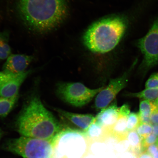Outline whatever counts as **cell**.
<instances>
[{
    "instance_id": "7",
    "label": "cell",
    "mask_w": 158,
    "mask_h": 158,
    "mask_svg": "<svg viewBox=\"0 0 158 158\" xmlns=\"http://www.w3.org/2000/svg\"><path fill=\"white\" fill-rule=\"evenodd\" d=\"M133 67L132 66L119 77L111 79L108 85L99 93L95 100L94 106L97 110H101L107 107L118 93L125 87Z\"/></svg>"
},
{
    "instance_id": "10",
    "label": "cell",
    "mask_w": 158,
    "mask_h": 158,
    "mask_svg": "<svg viewBox=\"0 0 158 158\" xmlns=\"http://www.w3.org/2000/svg\"><path fill=\"white\" fill-rule=\"evenodd\" d=\"M129 106L124 104L119 108V115L110 133L114 139L118 141H126L128 131L127 130L128 117L130 113Z\"/></svg>"
},
{
    "instance_id": "16",
    "label": "cell",
    "mask_w": 158,
    "mask_h": 158,
    "mask_svg": "<svg viewBox=\"0 0 158 158\" xmlns=\"http://www.w3.org/2000/svg\"><path fill=\"white\" fill-rule=\"evenodd\" d=\"M126 96L138 98L142 100H146L154 102L158 98V88H145L137 93H128L125 94Z\"/></svg>"
},
{
    "instance_id": "23",
    "label": "cell",
    "mask_w": 158,
    "mask_h": 158,
    "mask_svg": "<svg viewBox=\"0 0 158 158\" xmlns=\"http://www.w3.org/2000/svg\"><path fill=\"white\" fill-rule=\"evenodd\" d=\"M150 120L152 125L158 124V108L155 104L150 116Z\"/></svg>"
},
{
    "instance_id": "3",
    "label": "cell",
    "mask_w": 158,
    "mask_h": 158,
    "mask_svg": "<svg viewBox=\"0 0 158 158\" xmlns=\"http://www.w3.org/2000/svg\"><path fill=\"white\" fill-rule=\"evenodd\" d=\"M127 21L120 16H112L96 22L89 27L83 37L84 44L96 53H107L113 50L125 34Z\"/></svg>"
},
{
    "instance_id": "22",
    "label": "cell",
    "mask_w": 158,
    "mask_h": 158,
    "mask_svg": "<svg viewBox=\"0 0 158 158\" xmlns=\"http://www.w3.org/2000/svg\"><path fill=\"white\" fill-rule=\"evenodd\" d=\"M145 88H158V72L152 74L145 84Z\"/></svg>"
},
{
    "instance_id": "5",
    "label": "cell",
    "mask_w": 158,
    "mask_h": 158,
    "mask_svg": "<svg viewBox=\"0 0 158 158\" xmlns=\"http://www.w3.org/2000/svg\"><path fill=\"white\" fill-rule=\"evenodd\" d=\"M104 88L90 89L80 82H60L56 92L63 102L77 107L86 105Z\"/></svg>"
},
{
    "instance_id": "29",
    "label": "cell",
    "mask_w": 158,
    "mask_h": 158,
    "mask_svg": "<svg viewBox=\"0 0 158 158\" xmlns=\"http://www.w3.org/2000/svg\"><path fill=\"white\" fill-rule=\"evenodd\" d=\"M156 143V144L157 146H158V137L157 138Z\"/></svg>"
},
{
    "instance_id": "12",
    "label": "cell",
    "mask_w": 158,
    "mask_h": 158,
    "mask_svg": "<svg viewBox=\"0 0 158 158\" xmlns=\"http://www.w3.org/2000/svg\"><path fill=\"white\" fill-rule=\"evenodd\" d=\"M55 111L63 117L69 120L78 127L86 131L94 121V116L91 114H79L72 113L59 108H55Z\"/></svg>"
},
{
    "instance_id": "15",
    "label": "cell",
    "mask_w": 158,
    "mask_h": 158,
    "mask_svg": "<svg viewBox=\"0 0 158 158\" xmlns=\"http://www.w3.org/2000/svg\"><path fill=\"white\" fill-rule=\"evenodd\" d=\"M19 94L11 98L0 96V118H5L13 110L18 100Z\"/></svg>"
},
{
    "instance_id": "11",
    "label": "cell",
    "mask_w": 158,
    "mask_h": 158,
    "mask_svg": "<svg viewBox=\"0 0 158 158\" xmlns=\"http://www.w3.org/2000/svg\"><path fill=\"white\" fill-rule=\"evenodd\" d=\"M119 115V108L116 100L107 107L101 110L95 118V120L106 129L110 131Z\"/></svg>"
},
{
    "instance_id": "9",
    "label": "cell",
    "mask_w": 158,
    "mask_h": 158,
    "mask_svg": "<svg viewBox=\"0 0 158 158\" xmlns=\"http://www.w3.org/2000/svg\"><path fill=\"white\" fill-rule=\"evenodd\" d=\"M34 59L31 55L11 54L6 59L3 67V71L15 74L24 73Z\"/></svg>"
},
{
    "instance_id": "6",
    "label": "cell",
    "mask_w": 158,
    "mask_h": 158,
    "mask_svg": "<svg viewBox=\"0 0 158 158\" xmlns=\"http://www.w3.org/2000/svg\"><path fill=\"white\" fill-rule=\"evenodd\" d=\"M136 44L143 55L140 69L145 73L158 64V17L147 34Z\"/></svg>"
},
{
    "instance_id": "21",
    "label": "cell",
    "mask_w": 158,
    "mask_h": 158,
    "mask_svg": "<svg viewBox=\"0 0 158 158\" xmlns=\"http://www.w3.org/2000/svg\"><path fill=\"white\" fill-rule=\"evenodd\" d=\"M158 137L152 133L142 141V152L145 151L148 148L156 143Z\"/></svg>"
},
{
    "instance_id": "1",
    "label": "cell",
    "mask_w": 158,
    "mask_h": 158,
    "mask_svg": "<svg viewBox=\"0 0 158 158\" xmlns=\"http://www.w3.org/2000/svg\"><path fill=\"white\" fill-rule=\"evenodd\" d=\"M67 0H18L19 14L31 31L47 33L62 24L68 16Z\"/></svg>"
},
{
    "instance_id": "13",
    "label": "cell",
    "mask_w": 158,
    "mask_h": 158,
    "mask_svg": "<svg viewBox=\"0 0 158 158\" xmlns=\"http://www.w3.org/2000/svg\"><path fill=\"white\" fill-rule=\"evenodd\" d=\"M89 143L101 142L107 139L109 132L94 120L88 129L84 131Z\"/></svg>"
},
{
    "instance_id": "26",
    "label": "cell",
    "mask_w": 158,
    "mask_h": 158,
    "mask_svg": "<svg viewBox=\"0 0 158 158\" xmlns=\"http://www.w3.org/2000/svg\"><path fill=\"white\" fill-rule=\"evenodd\" d=\"M151 156L153 158H158V151L156 152L155 153L153 154V155Z\"/></svg>"
},
{
    "instance_id": "18",
    "label": "cell",
    "mask_w": 158,
    "mask_h": 158,
    "mask_svg": "<svg viewBox=\"0 0 158 158\" xmlns=\"http://www.w3.org/2000/svg\"><path fill=\"white\" fill-rule=\"evenodd\" d=\"M141 123L139 113L130 112L128 117L127 130L128 132L136 130Z\"/></svg>"
},
{
    "instance_id": "19",
    "label": "cell",
    "mask_w": 158,
    "mask_h": 158,
    "mask_svg": "<svg viewBox=\"0 0 158 158\" xmlns=\"http://www.w3.org/2000/svg\"><path fill=\"white\" fill-rule=\"evenodd\" d=\"M154 106L153 102L146 100H141L139 104V115L150 118Z\"/></svg>"
},
{
    "instance_id": "2",
    "label": "cell",
    "mask_w": 158,
    "mask_h": 158,
    "mask_svg": "<svg viewBox=\"0 0 158 158\" xmlns=\"http://www.w3.org/2000/svg\"><path fill=\"white\" fill-rule=\"evenodd\" d=\"M15 125L22 136L49 141L63 128L37 96L32 97L26 103L16 120Z\"/></svg>"
},
{
    "instance_id": "27",
    "label": "cell",
    "mask_w": 158,
    "mask_h": 158,
    "mask_svg": "<svg viewBox=\"0 0 158 158\" xmlns=\"http://www.w3.org/2000/svg\"><path fill=\"white\" fill-rule=\"evenodd\" d=\"M154 103L157 106V107L158 108V98L155 102H154Z\"/></svg>"
},
{
    "instance_id": "28",
    "label": "cell",
    "mask_w": 158,
    "mask_h": 158,
    "mask_svg": "<svg viewBox=\"0 0 158 158\" xmlns=\"http://www.w3.org/2000/svg\"><path fill=\"white\" fill-rule=\"evenodd\" d=\"M2 134V132L1 131V129H0V138H1Z\"/></svg>"
},
{
    "instance_id": "8",
    "label": "cell",
    "mask_w": 158,
    "mask_h": 158,
    "mask_svg": "<svg viewBox=\"0 0 158 158\" xmlns=\"http://www.w3.org/2000/svg\"><path fill=\"white\" fill-rule=\"evenodd\" d=\"M30 73V71L19 74L0 72V96L11 98L19 94L20 88Z\"/></svg>"
},
{
    "instance_id": "14",
    "label": "cell",
    "mask_w": 158,
    "mask_h": 158,
    "mask_svg": "<svg viewBox=\"0 0 158 158\" xmlns=\"http://www.w3.org/2000/svg\"><path fill=\"white\" fill-rule=\"evenodd\" d=\"M128 150L134 155L138 156L142 152V140L136 130L128 132L127 139Z\"/></svg>"
},
{
    "instance_id": "20",
    "label": "cell",
    "mask_w": 158,
    "mask_h": 158,
    "mask_svg": "<svg viewBox=\"0 0 158 158\" xmlns=\"http://www.w3.org/2000/svg\"><path fill=\"white\" fill-rule=\"evenodd\" d=\"M136 131L143 140L152 133V127L151 124L141 123Z\"/></svg>"
},
{
    "instance_id": "4",
    "label": "cell",
    "mask_w": 158,
    "mask_h": 158,
    "mask_svg": "<svg viewBox=\"0 0 158 158\" xmlns=\"http://www.w3.org/2000/svg\"><path fill=\"white\" fill-rule=\"evenodd\" d=\"M6 149L24 158H52L54 145L51 141L22 136L10 140Z\"/></svg>"
},
{
    "instance_id": "17",
    "label": "cell",
    "mask_w": 158,
    "mask_h": 158,
    "mask_svg": "<svg viewBox=\"0 0 158 158\" xmlns=\"http://www.w3.org/2000/svg\"><path fill=\"white\" fill-rule=\"evenodd\" d=\"M8 31H0V60L6 59L11 54Z\"/></svg>"
},
{
    "instance_id": "25",
    "label": "cell",
    "mask_w": 158,
    "mask_h": 158,
    "mask_svg": "<svg viewBox=\"0 0 158 158\" xmlns=\"http://www.w3.org/2000/svg\"><path fill=\"white\" fill-rule=\"evenodd\" d=\"M152 134L158 137V124L152 125Z\"/></svg>"
},
{
    "instance_id": "24",
    "label": "cell",
    "mask_w": 158,
    "mask_h": 158,
    "mask_svg": "<svg viewBox=\"0 0 158 158\" xmlns=\"http://www.w3.org/2000/svg\"><path fill=\"white\" fill-rule=\"evenodd\" d=\"M138 158H153L151 155L148 154L147 152L144 151L138 156Z\"/></svg>"
}]
</instances>
